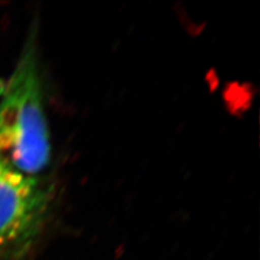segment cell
Instances as JSON below:
<instances>
[{"label":"cell","instance_id":"obj_2","mask_svg":"<svg viewBox=\"0 0 260 260\" xmlns=\"http://www.w3.org/2000/svg\"><path fill=\"white\" fill-rule=\"evenodd\" d=\"M52 190L40 176H28L0 162V258L27 253L42 232Z\"/></svg>","mask_w":260,"mask_h":260},{"label":"cell","instance_id":"obj_1","mask_svg":"<svg viewBox=\"0 0 260 260\" xmlns=\"http://www.w3.org/2000/svg\"><path fill=\"white\" fill-rule=\"evenodd\" d=\"M35 35L31 34L0 99V162L40 176L51 162Z\"/></svg>","mask_w":260,"mask_h":260}]
</instances>
